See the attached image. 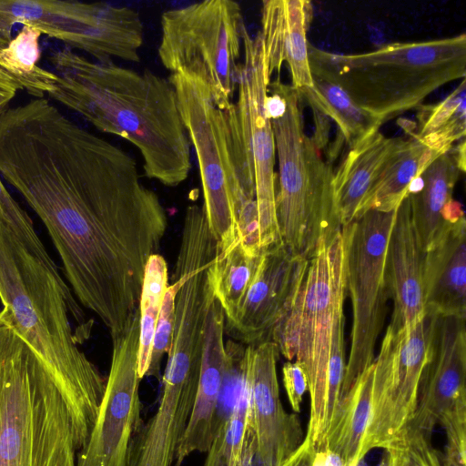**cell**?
Instances as JSON below:
<instances>
[{"instance_id": "1", "label": "cell", "mask_w": 466, "mask_h": 466, "mask_svg": "<svg viewBox=\"0 0 466 466\" xmlns=\"http://www.w3.org/2000/svg\"><path fill=\"white\" fill-rule=\"evenodd\" d=\"M0 177L45 225L78 301L111 338L125 331L167 227L133 157L33 98L0 115Z\"/></svg>"}, {"instance_id": "2", "label": "cell", "mask_w": 466, "mask_h": 466, "mask_svg": "<svg viewBox=\"0 0 466 466\" xmlns=\"http://www.w3.org/2000/svg\"><path fill=\"white\" fill-rule=\"evenodd\" d=\"M48 61L57 76L49 97L136 147L148 178L167 187L187 178L191 145L168 79L97 62L67 47L52 50Z\"/></svg>"}, {"instance_id": "3", "label": "cell", "mask_w": 466, "mask_h": 466, "mask_svg": "<svg viewBox=\"0 0 466 466\" xmlns=\"http://www.w3.org/2000/svg\"><path fill=\"white\" fill-rule=\"evenodd\" d=\"M103 396L58 378L0 310V466H76Z\"/></svg>"}, {"instance_id": "4", "label": "cell", "mask_w": 466, "mask_h": 466, "mask_svg": "<svg viewBox=\"0 0 466 466\" xmlns=\"http://www.w3.org/2000/svg\"><path fill=\"white\" fill-rule=\"evenodd\" d=\"M0 300L14 326L63 380L104 393L106 379L79 348L92 324L58 272L43 242L22 237L0 209Z\"/></svg>"}, {"instance_id": "5", "label": "cell", "mask_w": 466, "mask_h": 466, "mask_svg": "<svg viewBox=\"0 0 466 466\" xmlns=\"http://www.w3.org/2000/svg\"><path fill=\"white\" fill-rule=\"evenodd\" d=\"M346 232L324 236L309 258L305 276L286 315L272 331L279 353L298 361L308 378L309 419L306 438L319 449L340 400L346 367L333 365L336 341L344 337Z\"/></svg>"}, {"instance_id": "6", "label": "cell", "mask_w": 466, "mask_h": 466, "mask_svg": "<svg viewBox=\"0 0 466 466\" xmlns=\"http://www.w3.org/2000/svg\"><path fill=\"white\" fill-rule=\"evenodd\" d=\"M300 93L278 77L268 86L267 109L276 148L275 207L282 244L309 258L320 239L341 228L337 214L333 164L305 132Z\"/></svg>"}, {"instance_id": "7", "label": "cell", "mask_w": 466, "mask_h": 466, "mask_svg": "<svg viewBox=\"0 0 466 466\" xmlns=\"http://www.w3.org/2000/svg\"><path fill=\"white\" fill-rule=\"evenodd\" d=\"M319 54L352 100L382 123L466 76L465 34L390 43L360 54Z\"/></svg>"}, {"instance_id": "8", "label": "cell", "mask_w": 466, "mask_h": 466, "mask_svg": "<svg viewBox=\"0 0 466 466\" xmlns=\"http://www.w3.org/2000/svg\"><path fill=\"white\" fill-rule=\"evenodd\" d=\"M177 96L178 110L197 157L203 208L208 227L224 251L239 240L237 219L240 210L256 201L240 143L234 104L218 108L205 85L186 73L167 78Z\"/></svg>"}, {"instance_id": "9", "label": "cell", "mask_w": 466, "mask_h": 466, "mask_svg": "<svg viewBox=\"0 0 466 466\" xmlns=\"http://www.w3.org/2000/svg\"><path fill=\"white\" fill-rule=\"evenodd\" d=\"M157 55L171 74L200 80L215 105L229 109L240 68L243 32L240 5L232 0H205L166 10L160 17Z\"/></svg>"}, {"instance_id": "10", "label": "cell", "mask_w": 466, "mask_h": 466, "mask_svg": "<svg viewBox=\"0 0 466 466\" xmlns=\"http://www.w3.org/2000/svg\"><path fill=\"white\" fill-rule=\"evenodd\" d=\"M396 209L369 210L343 227L346 289L351 299L353 319L340 399L374 361L375 345L383 328L390 299L385 280V255Z\"/></svg>"}, {"instance_id": "11", "label": "cell", "mask_w": 466, "mask_h": 466, "mask_svg": "<svg viewBox=\"0 0 466 466\" xmlns=\"http://www.w3.org/2000/svg\"><path fill=\"white\" fill-rule=\"evenodd\" d=\"M431 316L387 328L373 361L371 409L362 456L384 449L415 415L423 370L431 358Z\"/></svg>"}, {"instance_id": "12", "label": "cell", "mask_w": 466, "mask_h": 466, "mask_svg": "<svg viewBox=\"0 0 466 466\" xmlns=\"http://www.w3.org/2000/svg\"><path fill=\"white\" fill-rule=\"evenodd\" d=\"M244 60L238 77L234 103L237 127L247 167L255 182L260 246L263 250L282 243L276 216L275 138L267 109L268 76L259 33L242 37Z\"/></svg>"}, {"instance_id": "13", "label": "cell", "mask_w": 466, "mask_h": 466, "mask_svg": "<svg viewBox=\"0 0 466 466\" xmlns=\"http://www.w3.org/2000/svg\"><path fill=\"white\" fill-rule=\"evenodd\" d=\"M430 316L431 358L422 372L411 422L431 433L441 425L446 446L466 456L465 319Z\"/></svg>"}, {"instance_id": "14", "label": "cell", "mask_w": 466, "mask_h": 466, "mask_svg": "<svg viewBox=\"0 0 466 466\" xmlns=\"http://www.w3.org/2000/svg\"><path fill=\"white\" fill-rule=\"evenodd\" d=\"M112 344L106 390L76 466H127L130 442L143 422L137 374L139 309L126 330L112 338Z\"/></svg>"}, {"instance_id": "15", "label": "cell", "mask_w": 466, "mask_h": 466, "mask_svg": "<svg viewBox=\"0 0 466 466\" xmlns=\"http://www.w3.org/2000/svg\"><path fill=\"white\" fill-rule=\"evenodd\" d=\"M277 345L247 346L245 385L248 423L255 440L258 466H283L302 443L299 418L285 410L279 395Z\"/></svg>"}, {"instance_id": "16", "label": "cell", "mask_w": 466, "mask_h": 466, "mask_svg": "<svg viewBox=\"0 0 466 466\" xmlns=\"http://www.w3.org/2000/svg\"><path fill=\"white\" fill-rule=\"evenodd\" d=\"M309 258L282 243L267 249L237 316L225 322L235 341L255 346L271 340L276 325L289 311L308 267Z\"/></svg>"}, {"instance_id": "17", "label": "cell", "mask_w": 466, "mask_h": 466, "mask_svg": "<svg viewBox=\"0 0 466 466\" xmlns=\"http://www.w3.org/2000/svg\"><path fill=\"white\" fill-rule=\"evenodd\" d=\"M225 314L215 299L205 328L203 355L191 415L177 451L174 466H181L191 453L208 452L218 431V407L224 390L227 356L224 343Z\"/></svg>"}, {"instance_id": "18", "label": "cell", "mask_w": 466, "mask_h": 466, "mask_svg": "<svg viewBox=\"0 0 466 466\" xmlns=\"http://www.w3.org/2000/svg\"><path fill=\"white\" fill-rule=\"evenodd\" d=\"M465 139L434 157L412 181L407 197L420 247L431 249L448 225L464 216L453 199L454 187L465 172Z\"/></svg>"}, {"instance_id": "19", "label": "cell", "mask_w": 466, "mask_h": 466, "mask_svg": "<svg viewBox=\"0 0 466 466\" xmlns=\"http://www.w3.org/2000/svg\"><path fill=\"white\" fill-rule=\"evenodd\" d=\"M425 252L420 247L406 196L396 209L385 255V280L393 301L390 327L399 329L426 314L424 304Z\"/></svg>"}, {"instance_id": "20", "label": "cell", "mask_w": 466, "mask_h": 466, "mask_svg": "<svg viewBox=\"0 0 466 466\" xmlns=\"http://www.w3.org/2000/svg\"><path fill=\"white\" fill-rule=\"evenodd\" d=\"M313 18L307 0H265L261 7L264 59L268 76L279 73L287 63L292 86L298 90L312 86L307 32Z\"/></svg>"}, {"instance_id": "21", "label": "cell", "mask_w": 466, "mask_h": 466, "mask_svg": "<svg viewBox=\"0 0 466 466\" xmlns=\"http://www.w3.org/2000/svg\"><path fill=\"white\" fill-rule=\"evenodd\" d=\"M424 304L429 315L466 317V221L451 222L425 253Z\"/></svg>"}, {"instance_id": "22", "label": "cell", "mask_w": 466, "mask_h": 466, "mask_svg": "<svg viewBox=\"0 0 466 466\" xmlns=\"http://www.w3.org/2000/svg\"><path fill=\"white\" fill-rule=\"evenodd\" d=\"M98 3L61 0H0V48L12 39L15 25H30L42 35L74 49L83 25L88 24Z\"/></svg>"}, {"instance_id": "23", "label": "cell", "mask_w": 466, "mask_h": 466, "mask_svg": "<svg viewBox=\"0 0 466 466\" xmlns=\"http://www.w3.org/2000/svg\"><path fill=\"white\" fill-rule=\"evenodd\" d=\"M309 62L312 86L298 90L308 105L315 106L334 121L349 148L379 130V118L360 107L338 81L319 54L309 44Z\"/></svg>"}, {"instance_id": "24", "label": "cell", "mask_w": 466, "mask_h": 466, "mask_svg": "<svg viewBox=\"0 0 466 466\" xmlns=\"http://www.w3.org/2000/svg\"><path fill=\"white\" fill-rule=\"evenodd\" d=\"M397 137L375 131L349 151L334 171L333 188L341 228L355 220L360 205L391 153Z\"/></svg>"}, {"instance_id": "25", "label": "cell", "mask_w": 466, "mask_h": 466, "mask_svg": "<svg viewBox=\"0 0 466 466\" xmlns=\"http://www.w3.org/2000/svg\"><path fill=\"white\" fill-rule=\"evenodd\" d=\"M438 155L408 129L383 164L375 182L360 205L356 218L369 210L396 209L407 196L412 181Z\"/></svg>"}, {"instance_id": "26", "label": "cell", "mask_w": 466, "mask_h": 466, "mask_svg": "<svg viewBox=\"0 0 466 466\" xmlns=\"http://www.w3.org/2000/svg\"><path fill=\"white\" fill-rule=\"evenodd\" d=\"M372 381L373 363L340 399L324 443L319 449H328L338 454L345 466H358L363 459L362 448L371 409Z\"/></svg>"}, {"instance_id": "27", "label": "cell", "mask_w": 466, "mask_h": 466, "mask_svg": "<svg viewBox=\"0 0 466 466\" xmlns=\"http://www.w3.org/2000/svg\"><path fill=\"white\" fill-rule=\"evenodd\" d=\"M416 109V137L438 154L447 151L465 137V78L443 100L434 104H421Z\"/></svg>"}, {"instance_id": "28", "label": "cell", "mask_w": 466, "mask_h": 466, "mask_svg": "<svg viewBox=\"0 0 466 466\" xmlns=\"http://www.w3.org/2000/svg\"><path fill=\"white\" fill-rule=\"evenodd\" d=\"M263 253L248 255L240 240L224 251H217L211 267L213 292L224 311L225 322L232 320L239 311Z\"/></svg>"}, {"instance_id": "29", "label": "cell", "mask_w": 466, "mask_h": 466, "mask_svg": "<svg viewBox=\"0 0 466 466\" xmlns=\"http://www.w3.org/2000/svg\"><path fill=\"white\" fill-rule=\"evenodd\" d=\"M42 33L36 27L24 25L8 45L0 50L3 67L16 77L24 90L35 98L44 97L54 90L57 76L40 67L39 39Z\"/></svg>"}, {"instance_id": "30", "label": "cell", "mask_w": 466, "mask_h": 466, "mask_svg": "<svg viewBox=\"0 0 466 466\" xmlns=\"http://www.w3.org/2000/svg\"><path fill=\"white\" fill-rule=\"evenodd\" d=\"M167 265L165 258L152 255L146 265L139 299V345L137 374L147 376L152 352L153 339L161 302L167 288Z\"/></svg>"}, {"instance_id": "31", "label": "cell", "mask_w": 466, "mask_h": 466, "mask_svg": "<svg viewBox=\"0 0 466 466\" xmlns=\"http://www.w3.org/2000/svg\"><path fill=\"white\" fill-rule=\"evenodd\" d=\"M384 466H444L443 455L433 446L431 432L408 423L383 449Z\"/></svg>"}, {"instance_id": "32", "label": "cell", "mask_w": 466, "mask_h": 466, "mask_svg": "<svg viewBox=\"0 0 466 466\" xmlns=\"http://www.w3.org/2000/svg\"><path fill=\"white\" fill-rule=\"evenodd\" d=\"M173 283L167 286L161 302L153 339L150 364L147 376L159 378L160 365L164 355H167L173 336L176 297L180 280L173 275Z\"/></svg>"}, {"instance_id": "33", "label": "cell", "mask_w": 466, "mask_h": 466, "mask_svg": "<svg viewBox=\"0 0 466 466\" xmlns=\"http://www.w3.org/2000/svg\"><path fill=\"white\" fill-rule=\"evenodd\" d=\"M5 108H0V115ZM0 209L12 227L22 237L33 242H40L33 220L27 212L10 195L0 177Z\"/></svg>"}, {"instance_id": "34", "label": "cell", "mask_w": 466, "mask_h": 466, "mask_svg": "<svg viewBox=\"0 0 466 466\" xmlns=\"http://www.w3.org/2000/svg\"><path fill=\"white\" fill-rule=\"evenodd\" d=\"M282 379L287 397L294 412L299 413L305 392L308 390L306 372L298 361H287L282 367Z\"/></svg>"}, {"instance_id": "35", "label": "cell", "mask_w": 466, "mask_h": 466, "mask_svg": "<svg viewBox=\"0 0 466 466\" xmlns=\"http://www.w3.org/2000/svg\"><path fill=\"white\" fill-rule=\"evenodd\" d=\"M309 106L311 109L314 121V133L311 139L316 148L322 154V156L325 155L326 157L331 145L329 141L330 118L319 110L315 106Z\"/></svg>"}, {"instance_id": "36", "label": "cell", "mask_w": 466, "mask_h": 466, "mask_svg": "<svg viewBox=\"0 0 466 466\" xmlns=\"http://www.w3.org/2000/svg\"><path fill=\"white\" fill-rule=\"evenodd\" d=\"M315 448L306 437L295 453L283 466H313Z\"/></svg>"}, {"instance_id": "37", "label": "cell", "mask_w": 466, "mask_h": 466, "mask_svg": "<svg viewBox=\"0 0 466 466\" xmlns=\"http://www.w3.org/2000/svg\"><path fill=\"white\" fill-rule=\"evenodd\" d=\"M222 422L223 420H220L215 439L208 451L204 466H227L221 451Z\"/></svg>"}, {"instance_id": "38", "label": "cell", "mask_w": 466, "mask_h": 466, "mask_svg": "<svg viewBox=\"0 0 466 466\" xmlns=\"http://www.w3.org/2000/svg\"><path fill=\"white\" fill-rule=\"evenodd\" d=\"M444 466H466V457L460 455L450 447H445Z\"/></svg>"}, {"instance_id": "39", "label": "cell", "mask_w": 466, "mask_h": 466, "mask_svg": "<svg viewBox=\"0 0 466 466\" xmlns=\"http://www.w3.org/2000/svg\"><path fill=\"white\" fill-rule=\"evenodd\" d=\"M382 466H384V465H382Z\"/></svg>"}]
</instances>
